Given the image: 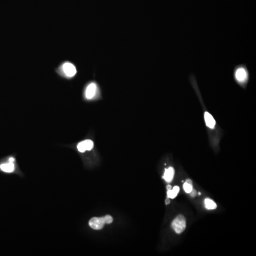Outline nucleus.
I'll list each match as a JSON object with an SVG mask.
<instances>
[{
  "label": "nucleus",
  "instance_id": "f257e3e1",
  "mask_svg": "<svg viewBox=\"0 0 256 256\" xmlns=\"http://www.w3.org/2000/svg\"><path fill=\"white\" fill-rule=\"evenodd\" d=\"M235 80L240 85L244 86L249 78V73L247 67L244 64H240L235 67L234 69Z\"/></svg>",
  "mask_w": 256,
  "mask_h": 256
},
{
  "label": "nucleus",
  "instance_id": "f03ea898",
  "mask_svg": "<svg viewBox=\"0 0 256 256\" xmlns=\"http://www.w3.org/2000/svg\"><path fill=\"white\" fill-rule=\"evenodd\" d=\"M58 71L60 74L67 78L74 77L77 72L75 66L73 64L68 61L61 64L58 68Z\"/></svg>",
  "mask_w": 256,
  "mask_h": 256
},
{
  "label": "nucleus",
  "instance_id": "7ed1b4c3",
  "mask_svg": "<svg viewBox=\"0 0 256 256\" xmlns=\"http://www.w3.org/2000/svg\"><path fill=\"white\" fill-rule=\"evenodd\" d=\"M172 227L177 233L180 234L186 228V220L184 215L180 214L176 217L172 223Z\"/></svg>",
  "mask_w": 256,
  "mask_h": 256
},
{
  "label": "nucleus",
  "instance_id": "20e7f679",
  "mask_svg": "<svg viewBox=\"0 0 256 256\" xmlns=\"http://www.w3.org/2000/svg\"><path fill=\"white\" fill-rule=\"evenodd\" d=\"M15 170L14 162L9 161L8 158L6 161L0 162V171L3 173H13Z\"/></svg>",
  "mask_w": 256,
  "mask_h": 256
},
{
  "label": "nucleus",
  "instance_id": "39448f33",
  "mask_svg": "<svg viewBox=\"0 0 256 256\" xmlns=\"http://www.w3.org/2000/svg\"><path fill=\"white\" fill-rule=\"evenodd\" d=\"M103 217H94L89 221V224L92 229L96 230L103 229L105 224Z\"/></svg>",
  "mask_w": 256,
  "mask_h": 256
},
{
  "label": "nucleus",
  "instance_id": "423d86ee",
  "mask_svg": "<svg viewBox=\"0 0 256 256\" xmlns=\"http://www.w3.org/2000/svg\"><path fill=\"white\" fill-rule=\"evenodd\" d=\"M94 146V142L92 140H86L79 142L77 145V148L79 152L83 153L86 151H91Z\"/></svg>",
  "mask_w": 256,
  "mask_h": 256
},
{
  "label": "nucleus",
  "instance_id": "0eeeda50",
  "mask_svg": "<svg viewBox=\"0 0 256 256\" xmlns=\"http://www.w3.org/2000/svg\"><path fill=\"white\" fill-rule=\"evenodd\" d=\"M97 85L95 83L92 82L89 84L85 90V96L86 99H91L94 98L97 92Z\"/></svg>",
  "mask_w": 256,
  "mask_h": 256
},
{
  "label": "nucleus",
  "instance_id": "6e6552de",
  "mask_svg": "<svg viewBox=\"0 0 256 256\" xmlns=\"http://www.w3.org/2000/svg\"><path fill=\"white\" fill-rule=\"evenodd\" d=\"M204 116L205 123L207 127L210 129H213L216 124V121L213 116L207 111H205L204 113Z\"/></svg>",
  "mask_w": 256,
  "mask_h": 256
},
{
  "label": "nucleus",
  "instance_id": "1a4fd4ad",
  "mask_svg": "<svg viewBox=\"0 0 256 256\" xmlns=\"http://www.w3.org/2000/svg\"><path fill=\"white\" fill-rule=\"evenodd\" d=\"M175 175V170L173 167H169L167 169H165L164 174L162 177L163 179H164L167 183H170L173 180Z\"/></svg>",
  "mask_w": 256,
  "mask_h": 256
},
{
  "label": "nucleus",
  "instance_id": "9d476101",
  "mask_svg": "<svg viewBox=\"0 0 256 256\" xmlns=\"http://www.w3.org/2000/svg\"><path fill=\"white\" fill-rule=\"evenodd\" d=\"M179 191H180V188L177 186L174 187L173 189L167 190V198L171 199L175 198L177 196V194L179 193Z\"/></svg>",
  "mask_w": 256,
  "mask_h": 256
},
{
  "label": "nucleus",
  "instance_id": "9b49d317",
  "mask_svg": "<svg viewBox=\"0 0 256 256\" xmlns=\"http://www.w3.org/2000/svg\"><path fill=\"white\" fill-rule=\"evenodd\" d=\"M205 207L207 209L214 210L217 208V204L209 198L205 199L204 200Z\"/></svg>",
  "mask_w": 256,
  "mask_h": 256
},
{
  "label": "nucleus",
  "instance_id": "f8f14e48",
  "mask_svg": "<svg viewBox=\"0 0 256 256\" xmlns=\"http://www.w3.org/2000/svg\"><path fill=\"white\" fill-rule=\"evenodd\" d=\"M183 187H184V190H185L186 193H187V194H189L191 191L193 189V186H191L190 185L187 184V183H186V182L184 183Z\"/></svg>",
  "mask_w": 256,
  "mask_h": 256
},
{
  "label": "nucleus",
  "instance_id": "ddd939ff",
  "mask_svg": "<svg viewBox=\"0 0 256 256\" xmlns=\"http://www.w3.org/2000/svg\"><path fill=\"white\" fill-rule=\"evenodd\" d=\"M105 223H111L113 222V218L110 215H107L103 217Z\"/></svg>",
  "mask_w": 256,
  "mask_h": 256
},
{
  "label": "nucleus",
  "instance_id": "4468645a",
  "mask_svg": "<svg viewBox=\"0 0 256 256\" xmlns=\"http://www.w3.org/2000/svg\"><path fill=\"white\" fill-rule=\"evenodd\" d=\"M189 194L192 197H195L196 196H197V192L195 189L193 188V189L191 191V192L189 193Z\"/></svg>",
  "mask_w": 256,
  "mask_h": 256
},
{
  "label": "nucleus",
  "instance_id": "2eb2a0df",
  "mask_svg": "<svg viewBox=\"0 0 256 256\" xmlns=\"http://www.w3.org/2000/svg\"><path fill=\"white\" fill-rule=\"evenodd\" d=\"M186 183H187V184H189L191 186H193V183H192V181L191 179H187L186 180Z\"/></svg>",
  "mask_w": 256,
  "mask_h": 256
},
{
  "label": "nucleus",
  "instance_id": "dca6fc26",
  "mask_svg": "<svg viewBox=\"0 0 256 256\" xmlns=\"http://www.w3.org/2000/svg\"><path fill=\"white\" fill-rule=\"evenodd\" d=\"M165 202L166 204H168L170 203V200L169 199V198H167L166 199Z\"/></svg>",
  "mask_w": 256,
  "mask_h": 256
},
{
  "label": "nucleus",
  "instance_id": "f3484780",
  "mask_svg": "<svg viewBox=\"0 0 256 256\" xmlns=\"http://www.w3.org/2000/svg\"><path fill=\"white\" fill-rule=\"evenodd\" d=\"M172 188V186H170V185H168L166 187V189H167V190H170Z\"/></svg>",
  "mask_w": 256,
  "mask_h": 256
},
{
  "label": "nucleus",
  "instance_id": "a211bd4d",
  "mask_svg": "<svg viewBox=\"0 0 256 256\" xmlns=\"http://www.w3.org/2000/svg\"><path fill=\"white\" fill-rule=\"evenodd\" d=\"M198 195H201V193H200V192H199V193H198Z\"/></svg>",
  "mask_w": 256,
  "mask_h": 256
}]
</instances>
